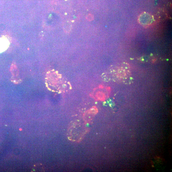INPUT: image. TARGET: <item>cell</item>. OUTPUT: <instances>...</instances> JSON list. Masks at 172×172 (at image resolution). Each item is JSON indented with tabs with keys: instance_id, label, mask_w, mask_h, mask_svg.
Returning a JSON list of instances; mask_svg holds the SVG:
<instances>
[{
	"instance_id": "obj_2",
	"label": "cell",
	"mask_w": 172,
	"mask_h": 172,
	"mask_svg": "<svg viewBox=\"0 0 172 172\" xmlns=\"http://www.w3.org/2000/svg\"><path fill=\"white\" fill-rule=\"evenodd\" d=\"M138 21L143 26L146 27L151 25L153 21V17L150 14L146 13H143L139 17Z\"/></svg>"
},
{
	"instance_id": "obj_3",
	"label": "cell",
	"mask_w": 172,
	"mask_h": 172,
	"mask_svg": "<svg viewBox=\"0 0 172 172\" xmlns=\"http://www.w3.org/2000/svg\"><path fill=\"white\" fill-rule=\"evenodd\" d=\"M97 112V109L95 108L91 109L86 112L84 116V119L85 122H90Z\"/></svg>"
},
{
	"instance_id": "obj_1",
	"label": "cell",
	"mask_w": 172,
	"mask_h": 172,
	"mask_svg": "<svg viewBox=\"0 0 172 172\" xmlns=\"http://www.w3.org/2000/svg\"><path fill=\"white\" fill-rule=\"evenodd\" d=\"M87 127L82 123L74 122L70 125L68 130V137L73 141H81L87 132Z\"/></svg>"
}]
</instances>
